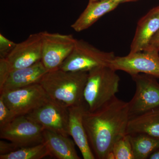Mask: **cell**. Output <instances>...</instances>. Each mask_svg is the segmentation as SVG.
<instances>
[{
	"instance_id": "1",
	"label": "cell",
	"mask_w": 159,
	"mask_h": 159,
	"mask_svg": "<svg viewBox=\"0 0 159 159\" xmlns=\"http://www.w3.org/2000/svg\"><path fill=\"white\" fill-rule=\"evenodd\" d=\"M129 119L128 102L116 97L97 110L84 111L83 123L96 159H107L114 144L126 134Z\"/></svg>"
},
{
	"instance_id": "2",
	"label": "cell",
	"mask_w": 159,
	"mask_h": 159,
	"mask_svg": "<svg viewBox=\"0 0 159 159\" xmlns=\"http://www.w3.org/2000/svg\"><path fill=\"white\" fill-rule=\"evenodd\" d=\"M88 74L58 69L47 72L39 84L51 100L67 108L79 106L85 104L84 93Z\"/></svg>"
},
{
	"instance_id": "3",
	"label": "cell",
	"mask_w": 159,
	"mask_h": 159,
	"mask_svg": "<svg viewBox=\"0 0 159 159\" xmlns=\"http://www.w3.org/2000/svg\"><path fill=\"white\" fill-rule=\"evenodd\" d=\"M116 71L108 66L89 71L84 93L87 110H97L116 97L120 81Z\"/></svg>"
},
{
	"instance_id": "4",
	"label": "cell",
	"mask_w": 159,
	"mask_h": 159,
	"mask_svg": "<svg viewBox=\"0 0 159 159\" xmlns=\"http://www.w3.org/2000/svg\"><path fill=\"white\" fill-rule=\"evenodd\" d=\"M115 57L113 52L101 51L84 40L77 39L73 51L59 69L89 72L99 67L109 66Z\"/></svg>"
},
{
	"instance_id": "5",
	"label": "cell",
	"mask_w": 159,
	"mask_h": 159,
	"mask_svg": "<svg viewBox=\"0 0 159 159\" xmlns=\"http://www.w3.org/2000/svg\"><path fill=\"white\" fill-rule=\"evenodd\" d=\"M0 97L16 117L30 113L51 100L39 83L3 91Z\"/></svg>"
},
{
	"instance_id": "6",
	"label": "cell",
	"mask_w": 159,
	"mask_h": 159,
	"mask_svg": "<svg viewBox=\"0 0 159 159\" xmlns=\"http://www.w3.org/2000/svg\"><path fill=\"white\" fill-rule=\"evenodd\" d=\"M131 77L135 84L136 91L128 102L129 118L159 108V83L156 78L144 74Z\"/></svg>"
},
{
	"instance_id": "7",
	"label": "cell",
	"mask_w": 159,
	"mask_h": 159,
	"mask_svg": "<svg viewBox=\"0 0 159 159\" xmlns=\"http://www.w3.org/2000/svg\"><path fill=\"white\" fill-rule=\"evenodd\" d=\"M44 130L25 115L18 116L0 128V138L13 142L19 148L33 146L43 143Z\"/></svg>"
},
{
	"instance_id": "8",
	"label": "cell",
	"mask_w": 159,
	"mask_h": 159,
	"mask_svg": "<svg viewBox=\"0 0 159 159\" xmlns=\"http://www.w3.org/2000/svg\"><path fill=\"white\" fill-rule=\"evenodd\" d=\"M42 38L41 61L47 70L59 68L73 51L77 39L72 34L41 32Z\"/></svg>"
},
{
	"instance_id": "9",
	"label": "cell",
	"mask_w": 159,
	"mask_h": 159,
	"mask_svg": "<svg viewBox=\"0 0 159 159\" xmlns=\"http://www.w3.org/2000/svg\"><path fill=\"white\" fill-rule=\"evenodd\" d=\"M159 52L146 50L129 53L123 57L116 56L109 66L116 71H124L131 76L142 73L159 78Z\"/></svg>"
},
{
	"instance_id": "10",
	"label": "cell",
	"mask_w": 159,
	"mask_h": 159,
	"mask_svg": "<svg viewBox=\"0 0 159 159\" xmlns=\"http://www.w3.org/2000/svg\"><path fill=\"white\" fill-rule=\"evenodd\" d=\"M25 116L44 129L69 136L68 108L51 99Z\"/></svg>"
},
{
	"instance_id": "11",
	"label": "cell",
	"mask_w": 159,
	"mask_h": 159,
	"mask_svg": "<svg viewBox=\"0 0 159 159\" xmlns=\"http://www.w3.org/2000/svg\"><path fill=\"white\" fill-rule=\"evenodd\" d=\"M42 38L41 33H34L22 42L16 44L11 53L4 59H0L6 65L9 73L28 67L41 60Z\"/></svg>"
},
{
	"instance_id": "12",
	"label": "cell",
	"mask_w": 159,
	"mask_h": 159,
	"mask_svg": "<svg viewBox=\"0 0 159 159\" xmlns=\"http://www.w3.org/2000/svg\"><path fill=\"white\" fill-rule=\"evenodd\" d=\"M86 109L85 104L69 107V134L73 138L84 159H95L83 123V115Z\"/></svg>"
},
{
	"instance_id": "13",
	"label": "cell",
	"mask_w": 159,
	"mask_h": 159,
	"mask_svg": "<svg viewBox=\"0 0 159 159\" xmlns=\"http://www.w3.org/2000/svg\"><path fill=\"white\" fill-rule=\"evenodd\" d=\"M48 72V70L41 60L28 67L11 71L0 88V93L39 83L43 76Z\"/></svg>"
},
{
	"instance_id": "14",
	"label": "cell",
	"mask_w": 159,
	"mask_h": 159,
	"mask_svg": "<svg viewBox=\"0 0 159 159\" xmlns=\"http://www.w3.org/2000/svg\"><path fill=\"white\" fill-rule=\"evenodd\" d=\"M159 29V12L153 8L138 22L129 53L146 50L152 38Z\"/></svg>"
},
{
	"instance_id": "15",
	"label": "cell",
	"mask_w": 159,
	"mask_h": 159,
	"mask_svg": "<svg viewBox=\"0 0 159 159\" xmlns=\"http://www.w3.org/2000/svg\"><path fill=\"white\" fill-rule=\"evenodd\" d=\"M120 3L116 0H98L89 2L84 11L71 25L77 32L89 29L99 19L107 13L113 11Z\"/></svg>"
},
{
	"instance_id": "16",
	"label": "cell",
	"mask_w": 159,
	"mask_h": 159,
	"mask_svg": "<svg viewBox=\"0 0 159 159\" xmlns=\"http://www.w3.org/2000/svg\"><path fill=\"white\" fill-rule=\"evenodd\" d=\"M44 142L51 157L58 159H80L75 149L74 141L69 137L44 129Z\"/></svg>"
},
{
	"instance_id": "17",
	"label": "cell",
	"mask_w": 159,
	"mask_h": 159,
	"mask_svg": "<svg viewBox=\"0 0 159 159\" xmlns=\"http://www.w3.org/2000/svg\"><path fill=\"white\" fill-rule=\"evenodd\" d=\"M138 134L159 138V108L129 118L126 134Z\"/></svg>"
},
{
	"instance_id": "18",
	"label": "cell",
	"mask_w": 159,
	"mask_h": 159,
	"mask_svg": "<svg viewBox=\"0 0 159 159\" xmlns=\"http://www.w3.org/2000/svg\"><path fill=\"white\" fill-rule=\"evenodd\" d=\"M129 135L134 159L148 158L159 148V138L138 134Z\"/></svg>"
},
{
	"instance_id": "19",
	"label": "cell",
	"mask_w": 159,
	"mask_h": 159,
	"mask_svg": "<svg viewBox=\"0 0 159 159\" xmlns=\"http://www.w3.org/2000/svg\"><path fill=\"white\" fill-rule=\"evenodd\" d=\"M51 157V152L44 142L33 146L19 148L6 155H0V159H41Z\"/></svg>"
},
{
	"instance_id": "20",
	"label": "cell",
	"mask_w": 159,
	"mask_h": 159,
	"mask_svg": "<svg viewBox=\"0 0 159 159\" xmlns=\"http://www.w3.org/2000/svg\"><path fill=\"white\" fill-rule=\"evenodd\" d=\"M111 152L114 159H134L129 135L125 134L118 140Z\"/></svg>"
},
{
	"instance_id": "21",
	"label": "cell",
	"mask_w": 159,
	"mask_h": 159,
	"mask_svg": "<svg viewBox=\"0 0 159 159\" xmlns=\"http://www.w3.org/2000/svg\"><path fill=\"white\" fill-rule=\"evenodd\" d=\"M15 115L6 105L0 97V128L9 124L16 118Z\"/></svg>"
},
{
	"instance_id": "22",
	"label": "cell",
	"mask_w": 159,
	"mask_h": 159,
	"mask_svg": "<svg viewBox=\"0 0 159 159\" xmlns=\"http://www.w3.org/2000/svg\"><path fill=\"white\" fill-rule=\"evenodd\" d=\"M16 44L0 34V59H4L11 53Z\"/></svg>"
},
{
	"instance_id": "23",
	"label": "cell",
	"mask_w": 159,
	"mask_h": 159,
	"mask_svg": "<svg viewBox=\"0 0 159 159\" xmlns=\"http://www.w3.org/2000/svg\"><path fill=\"white\" fill-rule=\"evenodd\" d=\"M18 147L13 142L0 140V155H6L18 149Z\"/></svg>"
},
{
	"instance_id": "24",
	"label": "cell",
	"mask_w": 159,
	"mask_h": 159,
	"mask_svg": "<svg viewBox=\"0 0 159 159\" xmlns=\"http://www.w3.org/2000/svg\"><path fill=\"white\" fill-rule=\"evenodd\" d=\"M146 50H152L159 52V29L152 38Z\"/></svg>"
},
{
	"instance_id": "25",
	"label": "cell",
	"mask_w": 159,
	"mask_h": 159,
	"mask_svg": "<svg viewBox=\"0 0 159 159\" xmlns=\"http://www.w3.org/2000/svg\"><path fill=\"white\" fill-rule=\"evenodd\" d=\"M148 159H159V148L152 153Z\"/></svg>"
},
{
	"instance_id": "26",
	"label": "cell",
	"mask_w": 159,
	"mask_h": 159,
	"mask_svg": "<svg viewBox=\"0 0 159 159\" xmlns=\"http://www.w3.org/2000/svg\"><path fill=\"white\" fill-rule=\"evenodd\" d=\"M116 1H118V2H119L120 3V4H121V3H122L135 2V1H138V0H116Z\"/></svg>"
},
{
	"instance_id": "27",
	"label": "cell",
	"mask_w": 159,
	"mask_h": 159,
	"mask_svg": "<svg viewBox=\"0 0 159 159\" xmlns=\"http://www.w3.org/2000/svg\"><path fill=\"white\" fill-rule=\"evenodd\" d=\"M155 8V9H156L157 11H158L159 12V6H157V7H154Z\"/></svg>"
},
{
	"instance_id": "28",
	"label": "cell",
	"mask_w": 159,
	"mask_h": 159,
	"mask_svg": "<svg viewBox=\"0 0 159 159\" xmlns=\"http://www.w3.org/2000/svg\"><path fill=\"white\" fill-rule=\"evenodd\" d=\"M98 1V0H89V2H94V1Z\"/></svg>"
}]
</instances>
